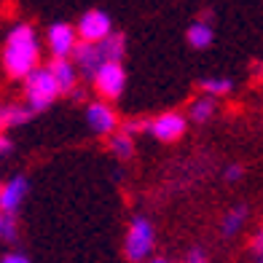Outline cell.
<instances>
[{
  "label": "cell",
  "mask_w": 263,
  "mask_h": 263,
  "mask_svg": "<svg viewBox=\"0 0 263 263\" xmlns=\"http://www.w3.org/2000/svg\"><path fill=\"white\" fill-rule=\"evenodd\" d=\"M258 263H263V255H260V260H258Z\"/></svg>",
  "instance_id": "cell-29"
},
{
  "label": "cell",
  "mask_w": 263,
  "mask_h": 263,
  "mask_svg": "<svg viewBox=\"0 0 263 263\" xmlns=\"http://www.w3.org/2000/svg\"><path fill=\"white\" fill-rule=\"evenodd\" d=\"M185 41H188L191 49H196V51L210 49V46L215 43V27L210 25V19H196V22H191L188 30H185Z\"/></svg>",
  "instance_id": "cell-12"
},
{
  "label": "cell",
  "mask_w": 263,
  "mask_h": 263,
  "mask_svg": "<svg viewBox=\"0 0 263 263\" xmlns=\"http://www.w3.org/2000/svg\"><path fill=\"white\" fill-rule=\"evenodd\" d=\"M41 54H43V38L38 35V30L30 22H16L3 38L0 62H3L8 78L22 81L41 65Z\"/></svg>",
  "instance_id": "cell-1"
},
{
  "label": "cell",
  "mask_w": 263,
  "mask_h": 263,
  "mask_svg": "<svg viewBox=\"0 0 263 263\" xmlns=\"http://www.w3.org/2000/svg\"><path fill=\"white\" fill-rule=\"evenodd\" d=\"M11 121H8V102H0V129H8Z\"/></svg>",
  "instance_id": "cell-24"
},
{
  "label": "cell",
  "mask_w": 263,
  "mask_h": 263,
  "mask_svg": "<svg viewBox=\"0 0 263 263\" xmlns=\"http://www.w3.org/2000/svg\"><path fill=\"white\" fill-rule=\"evenodd\" d=\"M151 263H170V260H166V258H153Z\"/></svg>",
  "instance_id": "cell-27"
},
{
  "label": "cell",
  "mask_w": 263,
  "mask_h": 263,
  "mask_svg": "<svg viewBox=\"0 0 263 263\" xmlns=\"http://www.w3.org/2000/svg\"><path fill=\"white\" fill-rule=\"evenodd\" d=\"M245 220H247V207H242V204L231 207L229 212L223 215V220H220V231H223L226 236H234V234L242 231Z\"/></svg>",
  "instance_id": "cell-17"
},
{
  "label": "cell",
  "mask_w": 263,
  "mask_h": 263,
  "mask_svg": "<svg viewBox=\"0 0 263 263\" xmlns=\"http://www.w3.org/2000/svg\"><path fill=\"white\" fill-rule=\"evenodd\" d=\"M70 59H73V65L78 67V73L83 78H91L94 70L105 62L102 51H100V43H89V41H78L73 54H70Z\"/></svg>",
  "instance_id": "cell-9"
},
{
  "label": "cell",
  "mask_w": 263,
  "mask_h": 263,
  "mask_svg": "<svg viewBox=\"0 0 263 263\" xmlns=\"http://www.w3.org/2000/svg\"><path fill=\"white\" fill-rule=\"evenodd\" d=\"M258 73H260V76H263V67H260V70H258Z\"/></svg>",
  "instance_id": "cell-28"
},
{
  "label": "cell",
  "mask_w": 263,
  "mask_h": 263,
  "mask_svg": "<svg viewBox=\"0 0 263 263\" xmlns=\"http://www.w3.org/2000/svg\"><path fill=\"white\" fill-rule=\"evenodd\" d=\"M3 239H8V242H14V239H16V220H14V215H6V223H3Z\"/></svg>",
  "instance_id": "cell-19"
},
{
  "label": "cell",
  "mask_w": 263,
  "mask_h": 263,
  "mask_svg": "<svg viewBox=\"0 0 263 263\" xmlns=\"http://www.w3.org/2000/svg\"><path fill=\"white\" fill-rule=\"evenodd\" d=\"M185 129H188V116L180 110H164L159 116L148 118V135L159 142H166V145L183 140Z\"/></svg>",
  "instance_id": "cell-6"
},
{
  "label": "cell",
  "mask_w": 263,
  "mask_h": 263,
  "mask_svg": "<svg viewBox=\"0 0 263 263\" xmlns=\"http://www.w3.org/2000/svg\"><path fill=\"white\" fill-rule=\"evenodd\" d=\"M121 129L137 137L142 132H148V118H129V121H121Z\"/></svg>",
  "instance_id": "cell-18"
},
{
  "label": "cell",
  "mask_w": 263,
  "mask_h": 263,
  "mask_svg": "<svg viewBox=\"0 0 263 263\" xmlns=\"http://www.w3.org/2000/svg\"><path fill=\"white\" fill-rule=\"evenodd\" d=\"M250 247H253L258 255H263V226H260V229L253 234V242H250Z\"/></svg>",
  "instance_id": "cell-21"
},
{
  "label": "cell",
  "mask_w": 263,
  "mask_h": 263,
  "mask_svg": "<svg viewBox=\"0 0 263 263\" xmlns=\"http://www.w3.org/2000/svg\"><path fill=\"white\" fill-rule=\"evenodd\" d=\"M242 175H245V170L239 164H231V166H226V172H223V177L229 183H236V180H242Z\"/></svg>",
  "instance_id": "cell-20"
},
{
  "label": "cell",
  "mask_w": 263,
  "mask_h": 263,
  "mask_svg": "<svg viewBox=\"0 0 263 263\" xmlns=\"http://www.w3.org/2000/svg\"><path fill=\"white\" fill-rule=\"evenodd\" d=\"M46 67L51 70V76H54V81H57V86H59L62 94H70L78 86L81 73H78V67L73 65V59H70V57H51V62Z\"/></svg>",
  "instance_id": "cell-11"
},
{
  "label": "cell",
  "mask_w": 263,
  "mask_h": 263,
  "mask_svg": "<svg viewBox=\"0 0 263 263\" xmlns=\"http://www.w3.org/2000/svg\"><path fill=\"white\" fill-rule=\"evenodd\" d=\"M153 245H156V229L148 218H132L129 229H126V239H124V253H126V260L132 263H142L148 260L151 253H153Z\"/></svg>",
  "instance_id": "cell-3"
},
{
  "label": "cell",
  "mask_w": 263,
  "mask_h": 263,
  "mask_svg": "<svg viewBox=\"0 0 263 263\" xmlns=\"http://www.w3.org/2000/svg\"><path fill=\"white\" fill-rule=\"evenodd\" d=\"M107 140V151L113 153V159L118 161H126L135 156V135H129V132H124L121 126H118L110 137H105Z\"/></svg>",
  "instance_id": "cell-14"
},
{
  "label": "cell",
  "mask_w": 263,
  "mask_h": 263,
  "mask_svg": "<svg viewBox=\"0 0 263 263\" xmlns=\"http://www.w3.org/2000/svg\"><path fill=\"white\" fill-rule=\"evenodd\" d=\"M215 113H218V100L210 97V94H201L199 91V97L196 100H191L188 102V121H194V124H207L215 118Z\"/></svg>",
  "instance_id": "cell-13"
},
{
  "label": "cell",
  "mask_w": 263,
  "mask_h": 263,
  "mask_svg": "<svg viewBox=\"0 0 263 263\" xmlns=\"http://www.w3.org/2000/svg\"><path fill=\"white\" fill-rule=\"evenodd\" d=\"M100 51H102L105 62H124V57H126V38L121 32L107 35L105 41H100Z\"/></svg>",
  "instance_id": "cell-16"
},
{
  "label": "cell",
  "mask_w": 263,
  "mask_h": 263,
  "mask_svg": "<svg viewBox=\"0 0 263 263\" xmlns=\"http://www.w3.org/2000/svg\"><path fill=\"white\" fill-rule=\"evenodd\" d=\"M76 43H78L76 25H67V22H54L43 35V46L49 49L51 57H70Z\"/></svg>",
  "instance_id": "cell-8"
},
{
  "label": "cell",
  "mask_w": 263,
  "mask_h": 263,
  "mask_svg": "<svg viewBox=\"0 0 263 263\" xmlns=\"http://www.w3.org/2000/svg\"><path fill=\"white\" fill-rule=\"evenodd\" d=\"M6 153H11V137L0 129V156H6Z\"/></svg>",
  "instance_id": "cell-23"
},
{
  "label": "cell",
  "mask_w": 263,
  "mask_h": 263,
  "mask_svg": "<svg viewBox=\"0 0 263 263\" xmlns=\"http://www.w3.org/2000/svg\"><path fill=\"white\" fill-rule=\"evenodd\" d=\"M94 91H97L100 100H107V102H116L121 94L126 91V67L124 62H102L94 76L89 78Z\"/></svg>",
  "instance_id": "cell-4"
},
{
  "label": "cell",
  "mask_w": 263,
  "mask_h": 263,
  "mask_svg": "<svg viewBox=\"0 0 263 263\" xmlns=\"http://www.w3.org/2000/svg\"><path fill=\"white\" fill-rule=\"evenodd\" d=\"M199 91L220 100V97H229V94L234 91V81L229 76H207V78L199 81Z\"/></svg>",
  "instance_id": "cell-15"
},
{
  "label": "cell",
  "mask_w": 263,
  "mask_h": 263,
  "mask_svg": "<svg viewBox=\"0 0 263 263\" xmlns=\"http://www.w3.org/2000/svg\"><path fill=\"white\" fill-rule=\"evenodd\" d=\"M76 32L78 41H89V43H100L107 35H113V16L102 8H89L83 11L81 19L76 22Z\"/></svg>",
  "instance_id": "cell-7"
},
{
  "label": "cell",
  "mask_w": 263,
  "mask_h": 263,
  "mask_svg": "<svg viewBox=\"0 0 263 263\" xmlns=\"http://www.w3.org/2000/svg\"><path fill=\"white\" fill-rule=\"evenodd\" d=\"M0 263H30V258L22 255V253H8V255L0 258Z\"/></svg>",
  "instance_id": "cell-22"
},
{
  "label": "cell",
  "mask_w": 263,
  "mask_h": 263,
  "mask_svg": "<svg viewBox=\"0 0 263 263\" xmlns=\"http://www.w3.org/2000/svg\"><path fill=\"white\" fill-rule=\"evenodd\" d=\"M185 263H207V260H204V255H201V250H194V253L185 258Z\"/></svg>",
  "instance_id": "cell-25"
},
{
  "label": "cell",
  "mask_w": 263,
  "mask_h": 263,
  "mask_svg": "<svg viewBox=\"0 0 263 263\" xmlns=\"http://www.w3.org/2000/svg\"><path fill=\"white\" fill-rule=\"evenodd\" d=\"M3 223H6V212L0 210V239H3Z\"/></svg>",
  "instance_id": "cell-26"
},
{
  "label": "cell",
  "mask_w": 263,
  "mask_h": 263,
  "mask_svg": "<svg viewBox=\"0 0 263 263\" xmlns=\"http://www.w3.org/2000/svg\"><path fill=\"white\" fill-rule=\"evenodd\" d=\"M27 191H30L27 177L14 175L11 180H6L3 185H0V210H3L6 215H14L22 207V201L27 199Z\"/></svg>",
  "instance_id": "cell-10"
},
{
  "label": "cell",
  "mask_w": 263,
  "mask_h": 263,
  "mask_svg": "<svg viewBox=\"0 0 263 263\" xmlns=\"http://www.w3.org/2000/svg\"><path fill=\"white\" fill-rule=\"evenodd\" d=\"M22 83H25V86H22V91H25V105L32 113L49 110V107L62 97V91H59L51 70L46 65H38L32 73H27L25 78H22Z\"/></svg>",
  "instance_id": "cell-2"
},
{
  "label": "cell",
  "mask_w": 263,
  "mask_h": 263,
  "mask_svg": "<svg viewBox=\"0 0 263 263\" xmlns=\"http://www.w3.org/2000/svg\"><path fill=\"white\" fill-rule=\"evenodd\" d=\"M83 118H86L89 132H91V135H97V137H110L113 132L121 126V118H118L113 102L100 100V97L86 102V107H83Z\"/></svg>",
  "instance_id": "cell-5"
}]
</instances>
